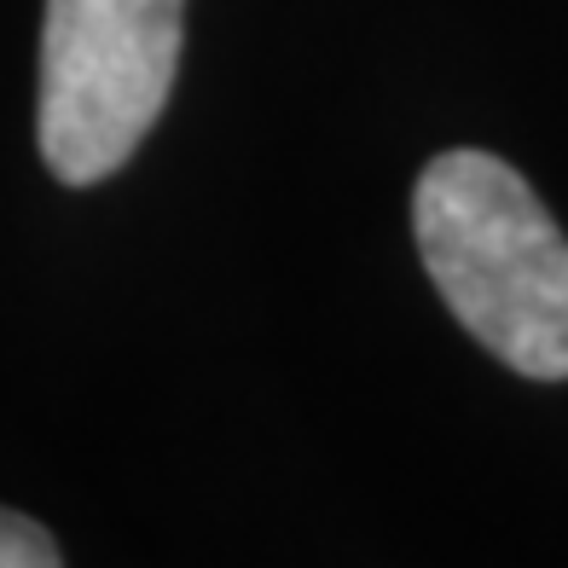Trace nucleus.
I'll list each match as a JSON object with an SVG mask.
<instances>
[{"mask_svg":"<svg viewBox=\"0 0 568 568\" xmlns=\"http://www.w3.org/2000/svg\"><path fill=\"white\" fill-rule=\"evenodd\" d=\"M64 551L53 546V534L18 510H0V568H59Z\"/></svg>","mask_w":568,"mask_h":568,"instance_id":"nucleus-3","label":"nucleus"},{"mask_svg":"<svg viewBox=\"0 0 568 568\" xmlns=\"http://www.w3.org/2000/svg\"><path fill=\"white\" fill-rule=\"evenodd\" d=\"M429 284L510 372L568 377V239L528 180L487 151H442L412 192Z\"/></svg>","mask_w":568,"mask_h":568,"instance_id":"nucleus-1","label":"nucleus"},{"mask_svg":"<svg viewBox=\"0 0 568 568\" xmlns=\"http://www.w3.org/2000/svg\"><path fill=\"white\" fill-rule=\"evenodd\" d=\"M186 0H47L36 140L64 186L116 174L163 116Z\"/></svg>","mask_w":568,"mask_h":568,"instance_id":"nucleus-2","label":"nucleus"}]
</instances>
